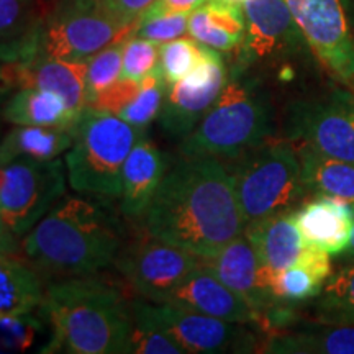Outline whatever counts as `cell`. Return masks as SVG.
<instances>
[{"mask_svg":"<svg viewBox=\"0 0 354 354\" xmlns=\"http://www.w3.org/2000/svg\"><path fill=\"white\" fill-rule=\"evenodd\" d=\"M342 256H343V261H346V263H354V227H353V233H351V238H349L346 250L343 251Z\"/></svg>","mask_w":354,"mask_h":354,"instance_id":"60d3db41","label":"cell"},{"mask_svg":"<svg viewBox=\"0 0 354 354\" xmlns=\"http://www.w3.org/2000/svg\"><path fill=\"white\" fill-rule=\"evenodd\" d=\"M232 177L246 225L289 212L305 192L299 151L290 140H268L250 149Z\"/></svg>","mask_w":354,"mask_h":354,"instance_id":"8992f818","label":"cell"},{"mask_svg":"<svg viewBox=\"0 0 354 354\" xmlns=\"http://www.w3.org/2000/svg\"><path fill=\"white\" fill-rule=\"evenodd\" d=\"M323 279L302 264L290 266L274 274V299L284 302H302V300L320 295Z\"/></svg>","mask_w":354,"mask_h":354,"instance_id":"1f68e13d","label":"cell"},{"mask_svg":"<svg viewBox=\"0 0 354 354\" xmlns=\"http://www.w3.org/2000/svg\"><path fill=\"white\" fill-rule=\"evenodd\" d=\"M205 56V46L196 39L177 38L159 48V69L166 82L174 84L192 73Z\"/></svg>","mask_w":354,"mask_h":354,"instance_id":"f546056e","label":"cell"},{"mask_svg":"<svg viewBox=\"0 0 354 354\" xmlns=\"http://www.w3.org/2000/svg\"><path fill=\"white\" fill-rule=\"evenodd\" d=\"M123 44L125 41H117L109 44L87 61L86 86H87V105L100 94L102 91L112 86L122 79L123 64Z\"/></svg>","mask_w":354,"mask_h":354,"instance_id":"4dcf8cb0","label":"cell"},{"mask_svg":"<svg viewBox=\"0 0 354 354\" xmlns=\"http://www.w3.org/2000/svg\"><path fill=\"white\" fill-rule=\"evenodd\" d=\"M232 2H238V3H240V2H245V0H232Z\"/></svg>","mask_w":354,"mask_h":354,"instance_id":"7bdbcfd3","label":"cell"},{"mask_svg":"<svg viewBox=\"0 0 354 354\" xmlns=\"http://www.w3.org/2000/svg\"><path fill=\"white\" fill-rule=\"evenodd\" d=\"M122 250L117 221L99 205L66 196L21 241L24 258L43 279L95 276Z\"/></svg>","mask_w":354,"mask_h":354,"instance_id":"3957f363","label":"cell"},{"mask_svg":"<svg viewBox=\"0 0 354 354\" xmlns=\"http://www.w3.org/2000/svg\"><path fill=\"white\" fill-rule=\"evenodd\" d=\"M159 46L149 39L135 37L125 39L123 44L122 77L131 81H143L159 64Z\"/></svg>","mask_w":354,"mask_h":354,"instance_id":"d6a6232c","label":"cell"},{"mask_svg":"<svg viewBox=\"0 0 354 354\" xmlns=\"http://www.w3.org/2000/svg\"><path fill=\"white\" fill-rule=\"evenodd\" d=\"M243 13L246 24L243 51L248 59H266L300 41L302 33L286 0H245Z\"/></svg>","mask_w":354,"mask_h":354,"instance_id":"2e32d148","label":"cell"},{"mask_svg":"<svg viewBox=\"0 0 354 354\" xmlns=\"http://www.w3.org/2000/svg\"><path fill=\"white\" fill-rule=\"evenodd\" d=\"M300 167L305 190L317 197H330L354 207V162L300 148Z\"/></svg>","mask_w":354,"mask_h":354,"instance_id":"d4e9b609","label":"cell"},{"mask_svg":"<svg viewBox=\"0 0 354 354\" xmlns=\"http://www.w3.org/2000/svg\"><path fill=\"white\" fill-rule=\"evenodd\" d=\"M44 13L39 0H0V64L39 55Z\"/></svg>","mask_w":354,"mask_h":354,"instance_id":"44dd1931","label":"cell"},{"mask_svg":"<svg viewBox=\"0 0 354 354\" xmlns=\"http://www.w3.org/2000/svg\"><path fill=\"white\" fill-rule=\"evenodd\" d=\"M73 131L63 128L15 125L0 143V166L17 159L51 161L68 151Z\"/></svg>","mask_w":354,"mask_h":354,"instance_id":"484cf974","label":"cell"},{"mask_svg":"<svg viewBox=\"0 0 354 354\" xmlns=\"http://www.w3.org/2000/svg\"><path fill=\"white\" fill-rule=\"evenodd\" d=\"M187 26L189 13H145L133 35L162 44L183 37Z\"/></svg>","mask_w":354,"mask_h":354,"instance_id":"836d02e7","label":"cell"},{"mask_svg":"<svg viewBox=\"0 0 354 354\" xmlns=\"http://www.w3.org/2000/svg\"><path fill=\"white\" fill-rule=\"evenodd\" d=\"M166 302L240 325L259 320V313L202 263L172 290Z\"/></svg>","mask_w":354,"mask_h":354,"instance_id":"e0dca14e","label":"cell"},{"mask_svg":"<svg viewBox=\"0 0 354 354\" xmlns=\"http://www.w3.org/2000/svg\"><path fill=\"white\" fill-rule=\"evenodd\" d=\"M317 313L330 325L354 326V263L326 279L317 304Z\"/></svg>","mask_w":354,"mask_h":354,"instance_id":"83f0119b","label":"cell"},{"mask_svg":"<svg viewBox=\"0 0 354 354\" xmlns=\"http://www.w3.org/2000/svg\"><path fill=\"white\" fill-rule=\"evenodd\" d=\"M143 133L117 115L86 107L64 159L71 187L95 198H120L123 166Z\"/></svg>","mask_w":354,"mask_h":354,"instance_id":"277c9868","label":"cell"},{"mask_svg":"<svg viewBox=\"0 0 354 354\" xmlns=\"http://www.w3.org/2000/svg\"><path fill=\"white\" fill-rule=\"evenodd\" d=\"M245 230L261 263L274 272L299 264L307 250V241L290 212L251 221Z\"/></svg>","mask_w":354,"mask_h":354,"instance_id":"d6986e66","label":"cell"},{"mask_svg":"<svg viewBox=\"0 0 354 354\" xmlns=\"http://www.w3.org/2000/svg\"><path fill=\"white\" fill-rule=\"evenodd\" d=\"M39 322L32 313L0 318V353L25 351L32 348Z\"/></svg>","mask_w":354,"mask_h":354,"instance_id":"e575fe53","label":"cell"},{"mask_svg":"<svg viewBox=\"0 0 354 354\" xmlns=\"http://www.w3.org/2000/svg\"><path fill=\"white\" fill-rule=\"evenodd\" d=\"M207 0H156L146 13H190Z\"/></svg>","mask_w":354,"mask_h":354,"instance_id":"f35d334b","label":"cell"},{"mask_svg":"<svg viewBox=\"0 0 354 354\" xmlns=\"http://www.w3.org/2000/svg\"><path fill=\"white\" fill-rule=\"evenodd\" d=\"M305 43L339 82L354 87V39L339 0H286Z\"/></svg>","mask_w":354,"mask_h":354,"instance_id":"7c38bea8","label":"cell"},{"mask_svg":"<svg viewBox=\"0 0 354 354\" xmlns=\"http://www.w3.org/2000/svg\"><path fill=\"white\" fill-rule=\"evenodd\" d=\"M149 236L209 258L246 228L233 177L214 156H180L145 214Z\"/></svg>","mask_w":354,"mask_h":354,"instance_id":"6da1fadb","label":"cell"},{"mask_svg":"<svg viewBox=\"0 0 354 354\" xmlns=\"http://www.w3.org/2000/svg\"><path fill=\"white\" fill-rule=\"evenodd\" d=\"M300 232L310 246L326 251L330 256L346 250L354 227L351 203L330 197H318L294 212Z\"/></svg>","mask_w":354,"mask_h":354,"instance_id":"ffe728a7","label":"cell"},{"mask_svg":"<svg viewBox=\"0 0 354 354\" xmlns=\"http://www.w3.org/2000/svg\"><path fill=\"white\" fill-rule=\"evenodd\" d=\"M128 354H185L183 346L169 335L154 326L133 320Z\"/></svg>","mask_w":354,"mask_h":354,"instance_id":"d590c367","label":"cell"},{"mask_svg":"<svg viewBox=\"0 0 354 354\" xmlns=\"http://www.w3.org/2000/svg\"><path fill=\"white\" fill-rule=\"evenodd\" d=\"M21 246L19 245V236L8 228V225L0 216V254H19Z\"/></svg>","mask_w":354,"mask_h":354,"instance_id":"ab89813d","label":"cell"},{"mask_svg":"<svg viewBox=\"0 0 354 354\" xmlns=\"http://www.w3.org/2000/svg\"><path fill=\"white\" fill-rule=\"evenodd\" d=\"M166 167L165 154L143 133L133 145L123 166L120 209L127 218L145 216L166 174Z\"/></svg>","mask_w":354,"mask_h":354,"instance_id":"ac0fdd59","label":"cell"},{"mask_svg":"<svg viewBox=\"0 0 354 354\" xmlns=\"http://www.w3.org/2000/svg\"><path fill=\"white\" fill-rule=\"evenodd\" d=\"M3 120L12 125H32L74 130L81 117L61 95L41 88H19L2 109Z\"/></svg>","mask_w":354,"mask_h":354,"instance_id":"603a6c76","label":"cell"},{"mask_svg":"<svg viewBox=\"0 0 354 354\" xmlns=\"http://www.w3.org/2000/svg\"><path fill=\"white\" fill-rule=\"evenodd\" d=\"M187 32L203 46L216 51H232L245 39L243 7L232 0H207L189 13Z\"/></svg>","mask_w":354,"mask_h":354,"instance_id":"7402d4cb","label":"cell"},{"mask_svg":"<svg viewBox=\"0 0 354 354\" xmlns=\"http://www.w3.org/2000/svg\"><path fill=\"white\" fill-rule=\"evenodd\" d=\"M167 88H169V84L166 82L158 64V68L141 81L140 91L135 99L117 117H120L122 120L128 122L138 130L145 131L149 123L156 120L159 113H161Z\"/></svg>","mask_w":354,"mask_h":354,"instance_id":"f1b7e54d","label":"cell"},{"mask_svg":"<svg viewBox=\"0 0 354 354\" xmlns=\"http://www.w3.org/2000/svg\"><path fill=\"white\" fill-rule=\"evenodd\" d=\"M156 0H99L102 7L122 25H136Z\"/></svg>","mask_w":354,"mask_h":354,"instance_id":"74e56055","label":"cell"},{"mask_svg":"<svg viewBox=\"0 0 354 354\" xmlns=\"http://www.w3.org/2000/svg\"><path fill=\"white\" fill-rule=\"evenodd\" d=\"M271 353L354 354V326L333 325L276 338L268 344Z\"/></svg>","mask_w":354,"mask_h":354,"instance_id":"4316f807","label":"cell"},{"mask_svg":"<svg viewBox=\"0 0 354 354\" xmlns=\"http://www.w3.org/2000/svg\"><path fill=\"white\" fill-rule=\"evenodd\" d=\"M113 264L135 292L151 302H166L201 258L189 251L149 236L118 251Z\"/></svg>","mask_w":354,"mask_h":354,"instance_id":"8fae6325","label":"cell"},{"mask_svg":"<svg viewBox=\"0 0 354 354\" xmlns=\"http://www.w3.org/2000/svg\"><path fill=\"white\" fill-rule=\"evenodd\" d=\"M136 25H122L99 0H55L44 13L39 55L51 59L87 63L109 44L125 41Z\"/></svg>","mask_w":354,"mask_h":354,"instance_id":"52a82bcc","label":"cell"},{"mask_svg":"<svg viewBox=\"0 0 354 354\" xmlns=\"http://www.w3.org/2000/svg\"><path fill=\"white\" fill-rule=\"evenodd\" d=\"M201 263L258 313L276 302L272 294L276 272L264 268L246 234L233 238L209 258H201Z\"/></svg>","mask_w":354,"mask_h":354,"instance_id":"9a60e30c","label":"cell"},{"mask_svg":"<svg viewBox=\"0 0 354 354\" xmlns=\"http://www.w3.org/2000/svg\"><path fill=\"white\" fill-rule=\"evenodd\" d=\"M39 312L51 326V342L43 353H128L131 304L120 290L100 279H55L44 290Z\"/></svg>","mask_w":354,"mask_h":354,"instance_id":"7a4b0ae2","label":"cell"},{"mask_svg":"<svg viewBox=\"0 0 354 354\" xmlns=\"http://www.w3.org/2000/svg\"><path fill=\"white\" fill-rule=\"evenodd\" d=\"M43 277L19 254H0V318L32 313L43 302Z\"/></svg>","mask_w":354,"mask_h":354,"instance_id":"cb8c5ba5","label":"cell"},{"mask_svg":"<svg viewBox=\"0 0 354 354\" xmlns=\"http://www.w3.org/2000/svg\"><path fill=\"white\" fill-rule=\"evenodd\" d=\"M141 81H131V79H118L112 86L102 91L91 105L87 107L97 109L100 112H107L112 115H118L123 109L138 94Z\"/></svg>","mask_w":354,"mask_h":354,"instance_id":"8d00e7d4","label":"cell"},{"mask_svg":"<svg viewBox=\"0 0 354 354\" xmlns=\"http://www.w3.org/2000/svg\"><path fill=\"white\" fill-rule=\"evenodd\" d=\"M87 63L35 56L28 61L0 64V94L12 88H41L61 95L81 117L87 107Z\"/></svg>","mask_w":354,"mask_h":354,"instance_id":"5bb4252c","label":"cell"},{"mask_svg":"<svg viewBox=\"0 0 354 354\" xmlns=\"http://www.w3.org/2000/svg\"><path fill=\"white\" fill-rule=\"evenodd\" d=\"M66 162L17 159L0 166V216L21 238L66 192Z\"/></svg>","mask_w":354,"mask_h":354,"instance_id":"ba28073f","label":"cell"},{"mask_svg":"<svg viewBox=\"0 0 354 354\" xmlns=\"http://www.w3.org/2000/svg\"><path fill=\"white\" fill-rule=\"evenodd\" d=\"M0 115H2V109H0Z\"/></svg>","mask_w":354,"mask_h":354,"instance_id":"ee69618b","label":"cell"},{"mask_svg":"<svg viewBox=\"0 0 354 354\" xmlns=\"http://www.w3.org/2000/svg\"><path fill=\"white\" fill-rule=\"evenodd\" d=\"M287 136L300 148L354 162V100L344 91L300 100L289 110Z\"/></svg>","mask_w":354,"mask_h":354,"instance_id":"30bf717a","label":"cell"},{"mask_svg":"<svg viewBox=\"0 0 354 354\" xmlns=\"http://www.w3.org/2000/svg\"><path fill=\"white\" fill-rule=\"evenodd\" d=\"M39 2H41V6L44 7V10H46V6H48V3H50V2H53V0H39Z\"/></svg>","mask_w":354,"mask_h":354,"instance_id":"b9f144b4","label":"cell"},{"mask_svg":"<svg viewBox=\"0 0 354 354\" xmlns=\"http://www.w3.org/2000/svg\"><path fill=\"white\" fill-rule=\"evenodd\" d=\"M133 320L162 330L176 339L185 354L250 353L254 336L240 323L220 320L167 302H131Z\"/></svg>","mask_w":354,"mask_h":354,"instance_id":"9c48e42d","label":"cell"},{"mask_svg":"<svg viewBox=\"0 0 354 354\" xmlns=\"http://www.w3.org/2000/svg\"><path fill=\"white\" fill-rule=\"evenodd\" d=\"M274 133L271 102L253 84L227 82L198 125L180 141V156L234 159Z\"/></svg>","mask_w":354,"mask_h":354,"instance_id":"5b68a950","label":"cell"},{"mask_svg":"<svg viewBox=\"0 0 354 354\" xmlns=\"http://www.w3.org/2000/svg\"><path fill=\"white\" fill-rule=\"evenodd\" d=\"M227 82V69L218 51L205 46L201 64L167 88L159 125L172 138L184 140L215 104Z\"/></svg>","mask_w":354,"mask_h":354,"instance_id":"4fadbf2b","label":"cell"}]
</instances>
